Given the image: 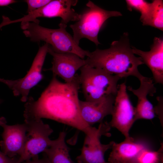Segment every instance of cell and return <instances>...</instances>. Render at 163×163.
Wrapping results in <instances>:
<instances>
[{"instance_id":"obj_5","label":"cell","mask_w":163,"mask_h":163,"mask_svg":"<svg viewBox=\"0 0 163 163\" xmlns=\"http://www.w3.org/2000/svg\"><path fill=\"white\" fill-rule=\"evenodd\" d=\"M86 5L88 8L80 14L79 20L70 27L78 45L82 39L85 38L97 46L100 44L98 39V33L107 19L112 17L121 16L122 14L118 11L104 9L90 0Z\"/></svg>"},{"instance_id":"obj_14","label":"cell","mask_w":163,"mask_h":163,"mask_svg":"<svg viewBox=\"0 0 163 163\" xmlns=\"http://www.w3.org/2000/svg\"><path fill=\"white\" fill-rule=\"evenodd\" d=\"M134 54L139 56L144 64L151 71L155 83L163 84V39L155 37L149 51L145 52L132 47Z\"/></svg>"},{"instance_id":"obj_8","label":"cell","mask_w":163,"mask_h":163,"mask_svg":"<svg viewBox=\"0 0 163 163\" xmlns=\"http://www.w3.org/2000/svg\"><path fill=\"white\" fill-rule=\"evenodd\" d=\"M49 45L45 43L40 47L32 65L25 76L15 80H7L5 84L15 96H21V100L26 102L31 89L42 79V70L46 56L48 52Z\"/></svg>"},{"instance_id":"obj_28","label":"cell","mask_w":163,"mask_h":163,"mask_svg":"<svg viewBox=\"0 0 163 163\" xmlns=\"http://www.w3.org/2000/svg\"><path fill=\"white\" fill-rule=\"evenodd\" d=\"M126 163H137L135 161V160L134 159L133 160L127 162Z\"/></svg>"},{"instance_id":"obj_29","label":"cell","mask_w":163,"mask_h":163,"mask_svg":"<svg viewBox=\"0 0 163 163\" xmlns=\"http://www.w3.org/2000/svg\"><path fill=\"white\" fill-rule=\"evenodd\" d=\"M4 26H5V24L3 22H2L0 24V28Z\"/></svg>"},{"instance_id":"obj_7","label":"cell","mask_w":163,"mask_h":163,"mask_svg":"<svg viewBox=\"0 0 163 163\" xmlns=\"http://www.w3.org/2000/svg\"><path fill=\"white\" fill-rule=\"evenodd\" d=\"M125 82L118 85L113 104L112 118L108 123L110 127L116 128L125 136V139H133L129 131L134 123L135 107L133 106L127 93Z\"/></svg>"},{"instance_id":"obj_10","label":"cell","mask_w":163,"mask_h":163,"mask_svg":"<svg viewBox=\"0 0 163 163\" xmlns=\"http://www.w3.org/2000/svg\"><path fill=\"white\" fill-rule=\"evenodd\" d=\"M53 57L52 66L49 69L53 75L58 76L65 82H69L75 78L76 72L86 65L85 59L72 53H60L54 52L49 45L48 52Z\"/></svg>"},{"instance_id":"obj_9","label":"cell","mask_w":163,"mask_h":163,"mask_svg":"<svg viewBox=\"0 0 163 163\" xmlns=\"http://www.w3.org/2000/svg\"><path fill=\"white\" fill-rule=\"evenodd\" d=\"M77 0H51L48 3L32 12L28 13L22 18L15 20L14 23L24 21L35 22L39 17L51 18L59 17L62 20L60 23L67 25L70 21H77L80 14L75 11L72 8L75 6Z\"/></svg>"},{"instance_id":"obj_2","label":"cell","mask_w":163,"mask_h":163,"mask_svg":"<svg viewBox=\"0 0 163 163\" xmlns=\"http://www.w3.org/2000/svg\"><path fill=\"white\" fill-rule=\"evenodd\" d=\"M128 36L125 33L119 40L113 41L109 48L89 52L85 59L86 65L120 78L133 76L139 79L142 75L138 67L144 64L140 57L136 56L133 53Z\"/></svg>"},{"instance_id":"obj_3","label":"cell","mask_w":163,"mask_h":163,"mask_svg":"<svg viewBox=\"0 0 163 163\" xmlns=\"http://www.w3.org/2000/svg\"><path fill=\"white\" fill-rule=\"evenodd\" d=\"M40 21L21 22V27L25 36L34 42L43 41L54 52L72 53L82 59L88 56L89 51L81 48L73 37L66 30L67 25L59 23V28L50 29L41 26Z\"/></svg>"},{"instance_id":"obj_24","label":"cell","mask_w":163,"mask_h":163,"mask_svg":"<svg viewBox=\"0 0 163 163\" xmlns=\"http://www.w3.org/2000/svg\"><path fill=\"white\" fill-rule=\"evenodd\" d=\"M157 99L158 101V104L156 108H154L155 112L157 113V114L158 115L160 120L162 121V107L163 98L161 97H157Z\"/></svg>"},{"instance_id":"obj_16","label":"cell","mask_w":163,"mask_h":163,"mask_svg":"<svg viewBox=\"0 0 163 163\" xmlns=\"http://www.w3.org/2000/svg\"><path fill=\"white\" fill-rule=\"evenodd\" d=\"M114 142L104 144L98 139L92 143H84L76 159L78 163H111L105 161L104 155L108 150L111 149Z\"/></svg>"},{"instance_id":"obj_11","label":"cell","mask_w":163,"mask_h":163,"mask_svg":"<svg viewBox=\"0 0 163 163\" xmlns=\"http://www.w3.org/2000/svg\"><path fill=\"white\" fill-rule=\"evenodd\" d=\"M3 130L0 141L2 151L9 157H19L23 153L25 147L27 128L25 123L2 126Z\"/></svg>"},{"instance_id":"obj_21","label":"cell","mask_w":163,"mask_h":163,"mask_svg":"<svg viewBox=\"0 0 163 163\" xmlns=\"http://www.w3.org/2000/svg\"><path fill=\"white\" fill-rule=\"evenodd\" d=\"M51 0H26L24 1L27 5L28 13L32 12L44 6Z\"/></svg>"},{"instance_id":"obj_13","label":"cell","mask_w":163,"mask_h":163,"mask_svg":"<svg viewBox=\"0 0 163 163\" xmlns=\"http://www.w3.org/2000/svg\"><path fill=\"white\" fill-rule=\"evenodd\" d=\"M116 96L110 95L97 101L79 100L82 116L89 125L101 123L106 116L111 115Z\"/></svg>"},{"instance_id":"obj_27","label":"cell","mask_w":163,"mask_h":163,"mask_svg":"<svg viewBox=\"0 0 163 163\" xmlns=\"http://www.w3.org/2000/svg\"><path fill=\"white\" fill-rule=\"evenodd\" d=\"M6 79H5L3 78H0V82H2L5 84L6 82Z\"/></svg>"},{"instance_id":"obj_18","label":"cell","mask_w":163,"mask_h":163,"mask_svg":"<svg viewBox=\"0 0 163 163\" xmlns=\"http://www.w3.org/2000/svg\"><path fill=\"white\" fill-rule=\"evenodd\" d=\"M126 2L129 11L134 9L141 13L140 20L143 25L147 26L152 9V3L143 0H126Z\"/></svg>"},{"instance_id":"obj_6","label":"cell","mask_w":163,"mask_h":163,"mask_svg":"<svg viewBox=\"0 0 163 163\" xmlns=\"http://www.w3.org/2000/svg\"><path fill=\"white\" fill-rule=\"evenodd\" d=\"M24 122L27 128L25 147L16 163H22L44 152L50 146L53 140L49 136L53 130L41 119Z\"/></svg>"},{"instance_id":"obj_17","label":"cell","mask_w":163,"mask_h":163,"mask_svg":"<svg viewBox=\"0 0 163 163\" xmlns=\"http://www.w3.org/2000/svg\"><path fill=\"white\" fill-rule=\"evenodd\" d=\"M66 133L61 132L58 138L43 152L50 163H75L69 155V149L65 142Z\"/></svg>"},{"instance_id":"obj_19","label":"cell","mask_w":163,"mask_h":163,"mask_svg":"<svg viewBox=\"0 0 163 163\" xmlns=\"http://www.w3.org/2000/svg\"><path fill=\"white\" fill-rule=\"evenodd\" d=\"M152 9L147 26L163 30V2L154 0L151 3Z\"/></svg>"},{"instance_id":"obj_20","label":"cell","mask_w":163,"mask_h":163,"mask_svg":"<svg viewBox=\"0 0 163 163\" xmlns=\"http://www.w3.org/2000/svg\"><path fill=\"white\" fill-rule=\"evenodd\" d=\"M137 163H163V145L157 151L148 148L142 150L134 159Z\"/></svg>"},{"instance_id":"obj_26","label":"cell","mask_w":163,"mask_h":163,"mask_svg":"<svg viewBox=\"0 0 163 163\" xmlns=\"http://www.w3.org/2000/svg\"><path fill=\"white\" fill-rule=\"evenodd\" d=\"M2 100L0 99V104L2 103ZM6 121L5 118L3 117H0V126L6 124Z\"/></svg>"},{"instance_id":"obj_1","label":"cell","mask_w":163,"mask_h":163,"mask_svg":"<svg viewBox=\"0 0 163 163\" xmlns=\"http://www.w3.org/2000/svg\"><path fill=\"white\" fill-rule=\"evenodd\" d=\"M79 75L69 82L63 83L53 75L48 86L37 100L32 97L24 105V121L42 118L53 120L75 128L84 133L85 139L94 141L102 134V129L93 127L83 119L80 112L78 91Z\"/></svg>"},{"instance_id":"obj_15","label":"cell","mask_w":163,"mask_h":163,"mask_svg":"<svg viewBox=\"0 0 163 163\" xmlns=\"http://www.w3.org/2000/svg\"><path fill=\"white\" fill-rule=\"evenodd\" d=\"M147 148V145L145 142L134 141L133 139H125L119 143L114 142L108 162L111 163H126L135 159L142 150Z\"/></svg>"},{"instance_id":"obj_22","label":"cell","mask_w":163,"mask_h":163,"mask_svg":"<svg viewBox=\"0 0 163 163\" xmlns=\"http://www.w3.org/2000/svg\"><path fill=\"white\" fill-rule=\"evenodd\" d=\"M44 154L43 157L41 159L39 158L37 155L25 161L22 163H50L46 155Z\"/></svg>"},{"instance_id":"obj_23","label":"cell","mask_w":163,"mask_h":163,"mask_svg":"<svg viewBox=\"0 0 163 163\" xmlns=\"http://www.w3.org/2000/svg\"><path fill=\"white\" fill-rule=\"evenodd\" d=\"M18 157H9L0 150V163H16Z\"/></svg>"},{"instance_id":"obj_12","label":"cell","mask_w":163,"mask_h":163,"mask_svg":"<svg viewBox=\"0 0 163 163\" xmlns=\"http://www.w3.org/2000/svg\"><path fill=\"white\" fill-rule=\"evenodd\" d=\"M138 79L140 84L138 89H134L130 86L127 87L128 90L138 98L137 104L135 107V122L140 119L152 120L155 117L154 108L147 97L148 94L152 96L156 92L153 79L142 75Z\"/></svg>"},{"instance_id":"obj_4","label":"cell","mask_w":163,"mask_h":163,"mask_svg":"<svg viewBox=\"0 0 163 163\" xmlns=\"http://www.w3.org/2000/svg\"><path fill=\"white\" fill-rule=\"evenodd\" d=\"M80 70V88L85 101L93 102L110 95L116 96L120 79L119 76L87 65Z\"/></svg>"},{"instance_id":"obj_25","label":"cell","mask_w":163,"mask_h":163,"mask_svg":"<svg viewBox=\"0 0 163 163\" xmlns=\"http://www.w3.org/2000/svg\"><path fill=\"white\" fill-rule=\"evenodd\" d=\"M17 2L14 0H0V6H5Z\"/></svg>"}]
</instances>
